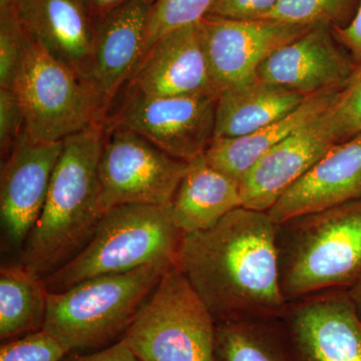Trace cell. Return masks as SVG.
<instances>
[{
  "label": "cell",
  "mask_w": 361,
  "mask_h": 361,
  "mask_svg": "<svg viewBox=\"0 0 361 361\" xmlns=\"http://www.w3.org/2000/svg\"><path fill=\"white\" fill-rule=\"evenodd\" d=\"M277 234L267 212L239 207L210 229L183 235L176 264L217 324L284 317Z\"/></svg>",
  "instance_id": "1"
},
{
  "label": "cell",
  "mask_w": 361,
  "mask_h": 361,
  "mask_svg": "<svg viewBox=\"0 0 361 361\" xmlns=\"http://www.w3.org/2000/svg\"><path fill=\"white\" fill-rule=\"evenodd\" d=\"M106 122L63 141L44 209L21 247L20 265L42 280L82 250L103 217L99 167Z\"/></svg>",
  "instance_id": "2"
},
{
  "label": "cell",
  "mask_w": 361,
  "mask_h": 361,
  "mask_svg": "<svg viewBox=\"0 0 361 361\" xmlns=\"http://www.w3.org/2000/svg\"><path fill=\"white\" fill-rule=\"evenodd\" d=\"M280 283L289 303L348 289L361 277V198L278 225Z\"/></svg>",
  "instance_id": "3"
},
{
  "label": "cell",
  "mask_w": 361,
  "mask_h": 361,
  "mask_svg": "<svg viewBox=\"0 0 361 361\" xmlns=\"http://www.w3.org/2000/svg\"><path fill=\"white\" fill-rule=\"evenodd\" d=\"M174 264L155 263L92 278L68 290L49 292L42 329L68 353L104 348L123 336L164 273Z\"/></svg>",
  "instance_id": "4"
},
{
  "label": "cell",
  "mask_w": 361,
  "mask_h": 361,
  "mask_svg": "<svg viewBox=\"0 0 361 361\" xmlns=\"http://www.w3.org/2000/svg\"><path fill=\"white\" fill-rule=\"evenodd\" d=\"M182 236L171 204L115 207L104 214L84 248L42 281L49 293H56L94 277L174 264Z\"/></svg>",
  "instance_id": "5"
},
{
  "label": "cell",
  "mask_w": 361,
  "mask_h": 361,
  "mask_svg": "<svg viewBox=\"0 0 361 361\" xmlns=\"http://www.w3.org/2000/svg\"><path fill=\"white\" fill-rule=\"evenodd\" d=\"M216 327L212 313L175 263L120 341L142 361H217Z\"/></svg>",
  "instance_id": "6"
},
{
  "label": "cell",
  "mask_w": 361,
  "mask_h": 361,
  "mask_svg": "<svg viewBox=\"0 0 361 361\" xmlns=\"http://www.w3.org/2000/svg\"><path fill=\"white\" fill-rule=\"evenodd\" d=\"M13 90L32 142H63L108 120V109L92 85L32 39Z\"/></svg>",
  "instance_id": "7"
},
{
  "label": "cell",
  "mask_w": 361,
  "mask_h": 361,
  "mask_svg": "<svg viewBox=\"0 0 361 361\" xmlns=\"http://www.w3.org/2000/svg\"><path fill=\"white\" fill-rule=\"evenodd\" d=\"M188 164L106 122L99 167L102 212L123 205H170Z\"/></svg>",
  "instance_id": "8"
},
{
  "label": "cell",
  "mask_w": 361,
  "mask_h": 361,
  "mask_svg": "<svg viewBox=\"0 0 361 361\" xmlns=\"http://www.w3.org/2000/svg\"><path fill=\"white\" fill-rule=\"evenodd\" d=\"M217 99L130 92L106 122L133 130L168 155L189 163L204 155L214 140Z\"/></svg>",
  "instance_id": "9"
},
{
  "label": "cell",
  "mask_w": 361,
  "mask_h": 361,
  "mask_svg": "<svg viewBox=\"0 0 361 361\" xmlns=\"http://www.w3.org/2000/svg\"><path fill=\"white\" fill-rule=\"evenodd\" d=\"M281 324L294 361H361V320L346 289L292 301Z\"/></svg>",
  "instance_id": "10"
},
{
  "label": "cell",
  "mask_w": 361,
  "mask_h": 361,
  "mask_svg": "<svg viewBox=\"0 0 361 361\" xmlns=\"http://www.w3.org/2000/svg\"><path fill=\"white\" fill-rule=\"evenodd\" d=\"M198 25L209 68L221 92L256 78L259 66L268 56L312 28L272 20L211 16Z\"/></svg>",
  "instance_id": "11"
},
{
  "label": "cell",
  "mask_w": 361,
  "mask_h": 361,
  "mask_svg": "<svg viewBox=\"0 0 361 361\" xmlns=\"http://www.w3.org/2000/svg\"><path fill=\"white\" fill-rule=\"evenodd\" d=\"M198 23L163 35L133 73L129 92L149 97H219Z\"/></svg>",
  "instance_id": "12"
},
{
  "label": "cell",
  "mask_w": 361,
  "mask_h": 361,
  "mask_svg": "<svg viewBox=\"0 0 361 361\" xmlns=\"http://www.w3.org/2000/svg\"><path fill=\"white\" fill-rule=\"evenodd\" d=\"M355 68L331 28L315 26L268 56L256 78L310 97L341 90Z\"/></svg>",
  "instance_id": "13"
},
{
  "label": "cell",
  "mask_w": 361,
  "mask_h": 361,
  "mask_svg": "<svg viewBox=\"0 0 361 361\" xmlns=\"http://www.w3.org/2000/svg\"><path fill=\"white\" fill-rule=\"evenodd\" d=\"M63 142H35L25 135L1 169L0 216L13 246L23 247L44 209Z\"/></svg>",
  "instance_id": "14"
},
{
  "label": "cell",
  "mask_w": 361,
  "mask_h": 361,
  "mask_svg": "<svg viewBox=\"0 0 361 361\" xmlns=\"http://www.w3.org/2000/svg\"><path fill=\"white\" fill-rule=\"evenodd\" d=\"M156 0H129L92 23L87 82L106 108L142 58Z\"/></svg>",
  "instance_id": "15"
},
{
  "label": "cell",
  "mask_w": 361,
  "mask_h": 361,
  "mask_svg": "<svg viewBox=\"0 0 361 361\" xmlns=\"http://www.w3.org/2000/svg\"><path fill=\"white\" fill-rule=\"evenodd\" d=\"M336 144L323 113L270 149L244 176L242 207L267 212Z\"/></svg>",
  "instance_id": "16"
},
{
  "label": "cell",
  "mask_w": 361,
  "mask_h": 361,
  "mask_svg": "<svg viewBox=\"0 0 361 361\" xmlns=\"http://www.w3.org/2000/svg\"><path fill=\"white\" fill-rule=\"evenodd\" d=\"M361 198V135L338 142L269 210L277 225Z\"/></svg>",
  "instance_id": "17"
},
{
  "label": "cell",
  "mask_w": 361,
  "mask_h": 361,
  "mask_svg": "<svg viewBox=\"0 0 361 361\" xmlns=\"http://www.w3.org/2000/svg\"><path fill=\"white\" fill-rule=\"evenodd\" d=\"M14 6L28 37L87 82L94 27L77 0H16Z\"/></svg>",
  "instance_id": "18"
},
{
  "label": "cell",
  "mask_w": 361,
  "mask_h": 361,
  "mask_svg": "<svg viewBox=\"0 0 361 361\" xmlns=\"http://www.w3.org/2000/svg\"><path fill=\"white\" fill-rule=\"evenodd\" d=\"M239 207L238 180L212 167L202 155L188 164L171 212L176 227L184 235L210 229Z\"/></svg>",
  "instance_id": "19"
},
{
  "label": "cell",
  "mask_w": 361,
  "mask_h": 361,
  "mask_svg": "<svg viewBox=\"0 0 361 361\" xmlns=\"http://www.w3.org/2000/svg\"><path fill=\"white\" fill-rule=\"evenodd\" d=\"M338 92L330 90L308 97L290 115L250 135L233 139H214L204 154L207 161L241 182L249 170L270 149L322 116Z\"/></svg>",
  "instance_id": "20"
},
{
  "label": "cell",
  "mask_w": 361,
  "mask_h": 361,
  "mask_svg": "<svg viewBox=\"0 0 361 361\" xmlns=\"http://www.w3.org/2000/svg\"><path fill=\"white\" fill-rule=\"evenodd\" d=\"M307 97L257 78L228 87L216 104L214 139L250 135L290 115Z\"/></svg>",
  "instance_id": "21"
},
{
  "label": "cell",
  "mask_w": 361,
  "mask_h": 361,
  "mask_svg": "<svg viewBox=\"0 0 361 361\" xmlns=\"http://www.w3.org/2000/svg\"><path fill=\"white\" fill-rule=\"evenodd\" d=\"M49 291L21 265L0 270V339L11 341L44 327Z\"/></svg>",
  "instance_id": "22"
},
{
  "label": "cell",
  "mask_w": 361,
  "mask_h": 361,
  "mask_svg": "<svg viewBox=\"0 0 361 361\" xmlns=\"http://www.w3.org/2000/svg\"><path fill=\"white\" fill-rule=\"evenodd\" d=\"M217 361H294L281 320L218 323Z\"/></svg>",
  "instance_id": "23"
},
{
  "label": "cell",
  "mask_w": 361,
  "mask_h": 361,
  "mask_svg": "<svg viewBox=\"0 0 361 361\" xmlns=\"http://www.w3.org/2000/svg\"><path fill=\"white\" fill-rule=\"evenodd\" d=\"M360 0H280L262 20L288 25L343 28L355 18Z\"/></svg>",
  "instance_id": "24"
},
{
  "label": "cell",
  "mask_w": 361,
  "mask_h": 361,
  "mask_svg": "<svg viewBox=\"0 0 361 361\" xmlns=\"http://www.w3.org/2000/svg\"><path fill=\"white\" fill-rule=\"evenodd\" d=\"M215 1L216 0H156L147 28L142 58L166 33L182 26L200 23L208 16Z\"/></svg>",
  "instance_id": "25"
},
{
  "label": "cell",
  "mask_w": 361,
  "mask_h": 361,
  "mask_svg": "<svg viewBox=\"0 0 361 361\" xmlns=\"http://www.w3.org/2000/svg\"><path fill=\"white\" fill-rule=\"evenodd\" d=\"M16 6L0 9V87L13 90L30 47Z\"/></svg>",
  "instance_id": "26"
},
{
  "label": "cell",
  "mask_w": 361,
  "mask_h": 361,
  "mask_svg": "<svg viewBox=\"0 0 361 361\" xmlns=\"http://www.w3.org/2000/svg\"><path fill=\"white\" fill-rule=\"evenodd\" d=\"M324 118L337 144L361 135V63L324 111Z\"/></svg>",
  "instance_id": "27"
},
{
  "label": "cell",
  "mask_w": 361,
  "mask_h": 361,
  "mask_svg": "<svg viewBox=\"0 0 361 361\" xmlns=\"http://www.w3.org/2000/svg\"><path fill=\"white\" fill-rule=\"evenodd\" d=\"M68 350L44 329L11 339L0 348V361H63Z\"/></svg>",
  "instance_id": "28"
},
{
  "label": "cell",
  "mask_w": 361,
  "mask_h": 361,
  "mask_svg": "<svg viewBox=\"0 0 361 361\" xmlns=\"http://www.w3.org/2000/svg\"><path fill=\"white\" fill-rule=\"evenodd\" d=\"M25 135V120L14 90L0 87V147L8 156Z\"/></svg>",
  "instance_id": "29"
},
{
  "label": "cell",
  "mask_w": 361,
  "mask_h": 361,
  "mask_svg": "<svg viewBox=\"0 0 361 361\" xmlns=\"http://www.w3.org/2000/svg\"><path fill=\"white\" fill-rule=\"evenodd\" d=\"M280 0H216L208 16L225 20H254L264 16Z\"/></svg>",
  "instance_id": "30"
},
{
  "label": "cell",
  "mask_w": 361,
  "mask_h": 361,
  "mask_svg": "<svg viewBox=\"0 0 361 361\" xmlns=\"http://www.w3.org/2000/svg\"><path fill=\"white\" fill-rule=\"evenodd\" d=\"M339 44L348 51L356 65L361 63V0L355 18L343 28L332 30Z\"/></svg>",
  "instance_id": "31"
},
{
  "label": "cell",
  "mask_w": 361,
  "mask_h": 361,
  "mask_svg": "<svg viewBox=\"0 0 361 361\" xmlns=\"http://www.w3.org/2000/svg\"><path fill=\"white\" fill-rule=\"evenodd\" d=\"M66 361H142L122 341H118L113 345L90 353L78 356Z\"/></svg>",
  "instance_id": "32"
},
{
  "label": "cell",
  "mask_w": 361,
  "mask_h": 361,
  "mask_svg": "<svg viewBox=\"0 0 361 361\" xmlns=\"http://www.w3.org/2000/svg\"><path fill=\"white\" fill-rule=\"evenodd\" d=\"M77 1L89 16L92 23H94L129 0H77Z\"/></svg>",
  "instance_id": "33"
},
{
  "label": "cell",
  "mask_w": 361,
  "mask_h": 361,
  "mask_svg": "<svg viewBox=\"0 0 361 361\" xmlns=\"http://www.w3.org/2000/svg\"><path fill=\"white\" fill-rule=\"evenodd\" d=\"M348 293L351 301L355 304V310L361 320V277L353 286L349 287Z\"/></svg>",
  "instance_id": "34"
},
{
  "label": "cell",
  "mask_w": 361,
  "mask_h": 361,
  "mask_svg": "<svg viewBox=\"0 0 361 361\" xmlns=\"http://www.w3.org/2000/svg\"><path fill=\"white\" fill-rule=\"evenodd\" d=\"M16 0H0V9L6 8V7L13 6Z\"/></svg>",
  "instance_id": "35"
}]
</instances>
